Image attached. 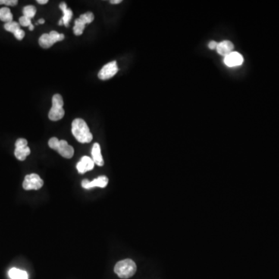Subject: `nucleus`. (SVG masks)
Wrapping results in <instances>:
<instances>
[{"label": "nucleus", "instance_id": "9b49d317", "mask_svg": "<svg viewBox=\"0 0 279 279\" xmlns=\"http://www.w3.org/2000/svg\"><path fill=\"white\" fill-rule=\"evenodd\" d=\"M243 57L238 52H231L224 57V64L228 67H236L243 64Z\"/></svg>", "mask_w": 279, "mask_h": 279}, {"label": "nucleus", "instance_id": "4468645a", "mask_svg": "<svg viewBox=\"0 0 279 279\" xmlns=\"http://www.w3.org/2000/svg\"><path fill=\"white\" fill-rule=\"evenodd\" d=\"M233 45L229 41H221L217 45V51L220 55L226 57L230 53L233 52Z\"/></svg>", "mask_w": 279, "mask_h": 279}, {"label": "nucleus", "instance_id": "412c9836", "mask_svg": "<svg viewBox=\"0 0 279 279\" xmlns=\"http://www.w3.org/2000/svg\"><path fill=\"white\" fill-rule=\"evenodd\" d=\"M18 4L17 0H0V5H7L14 7Z\"/></svg>", "mask_w": 279, "mask_h": 279}, {"label": "nucleus", "instance_id": "9d476101", "mask_svg": "<svg viewBox=\"0 0 279 279\" xmlns=\"http://www.w3.org/2000/svg\"><path fill=\"white\" fill-rule=\"evenodd\" d=\"M108 183L109 179L107 176H99L92 182H89L88 179H84L82 182V186L86 189H90L95 187L106 188Z\"/></svg>", "mask_w": 279, "mask_h": 279}, {"label": "nucleus", "instance_id": "f3484780", "mask_svg": "<svg viewBox=\"0 0 279 279\" xmlns=\"http://www.w3.org/2000/svg\"><path fill=\"white\" fill-rule=\"evenodd\" d=\"M9 276L11 279H28L27 272L18 268H13L9 271Z\"/></svg>", "mask_w": 279, "mask_h": 279}, {"label": "nucleus", "instance_id": "423d86ee", "mask_svg": "<svg viewBox=\"0 0 279 279\" xmlns=\"http://www.w3.org/2000/svg\"><path fill=\"white\" fill-rule=\"evenodd\" d=\"M94 20V14L91 12L84 13L80 16L79 19L75 21V26L73 28V31L75 34L80 36L83 33L86 25L89 24Z\"/></svg>", "mask_w": 279, "mask_h": 279}, {"label": "nucleus", "instance_id": "bb28decb", "mask_svg": "<svg viewBox=\"0 0 279 279\" xmlns=\"http://www.w3.org/2000/svg\"><path fill=\"white\" fill-rule=\"evenodd\" d=\"M58 25H60V26H61V25H63L62 20H60L59 23H58Z\"/></svg>", "mask_w": 279, "mask_h": 279}, {"label": "nucleus", "instance_id": "39448f33", "mask_svg": "<svg viewBox=\"0 0 279 279\" xmlns=\"http://www.w3.org/2000/svg\"><path fill=\"white\" fill-rule=\"evenodd\" d=\"M64 39V34L53 30L49 33H44L43 35H41V38H39V45L41 48L47 49L52 47L57 42H59Z\"/></svg>", "mask_w": 279, "mask_h": 279}, {"label": "nucleus", "instance_id": "dca6fc26", "mask_svg": "<svg viewBox=\"0 0 279 279\" xmlns=\"http://www.w3.org/2000/svg\"><path fill=\"white\" fill-rule=\"evenodd\" d=\"M59 7L63 12V17L62 20H62L63 24L65 26H68L69 22L73 18V11H72L71 9L67 8L65 3H61L59 5Z\"/></svg>", "mask_w": 279, "mask_h": 279}, {"label": "nucleus", "instance_id": "6ab92c4d", "mask_svg": "<svg viewBox=\"0 0 279 279\" xmlns=\"http://www.w3.org/2000/svg\"><path fill=\"white\" fill-rule=\"evenodd\" d=\"M23 13L24 17L32 19L34 17L35 14H36L37 13V10L33 6H26V7L23 9Z\"/></svg>", "mask_w": 279, "mask_h": 279}, {"label": "nucleus", "instance_id": "aec40b11", "mask_svg": "<svg viewBox=\"0 0 279 279\" xmlns=\"http://www.w3.org/2000/svg\"><path fill=\"white\" fill-rule=\"evenodd\" d=\"M19 23L22 26H30L32 24L31 19L23 16L19 19Z\"/></svg>", "mask_w": 279, "mask_h": 279}, {"label": "nucleus", "instance_id": "a211bd4d", "mask_svg": "<svg viewBox=\"0 0 279 279\" xmlns=\"http://www.w3.org/2000/svg\"><path fill=\"white\" fill-rule=\"evenodd\" d=\"M13 14L10 9L7 7L0 9V20L6 22V23L13 21Z\"/></svg>", "mask_w": 279, "mask_h": 279}, {"label": "nucleus", "instance_id": "f257e3e1", "mask_svg": "<svg viewBox=\"0 0 279 279\" xmlns=\"http://www.w3.org/2000/svg\"><path fill=\"white\" fill-rule=\"evenodd\" d=\"M72 132L78 142L82 144L90 143L93 138L87 123L82 119L79 118L73 120Z\"/></svg>", "mask_w": 279, "mask_h": 279}, {"label": "nucleus", "instance_id": "7ed1b4c3", "mask_svg": "<svg viewBox=\"0 0 279 279\" xmlns=\"http://www.w3.org/2000/svg\"><path fill=\"white\" fill-rule=\"evenodd\" d=\"M48 145L51 149L58 151V154L63 158L69 159L73 158L74 155V148L71 145H69L64 140L60 141L57 137L51 138L48 142Z\"/></svg>", "mask_w": 279, "mask_h": 279}, {"label": "nucleus", "instance_id": "5701e85b", "mask_svg": "<svg viewBox=\"0 0 279 279\" xmlns=\"http://www.w3.org/2000/svg\"><path fill=\"white\" fill-rule=\"evenodd\" d=\"M120 3H122V0H112V1H110L111 4H119Z\"/></svg>", "mask_w": 279, "mask_h": 279}, {"label": "nucleus", "instance_id": "0eeeda50", "mask_svg": "<svg viewBox=\"0 0 279 279\" xmlns=\"http://www.w3.org/2000/svg\"><path fill=\"white\" fill-rule=\"evenodd\" d=\"M44 181L38 174L27 175L23 183V188L25 190H39L43 187Z\"/></svg>", "mask_w": 279, "mask_h": 279}, {"label": "nucleus", "instance_id": "4be33fe9", "mask_svg": "<svg viewBox=\"0 0 279 279\" xmlns=\"http://www.w3.org/2000/svg\"><path fill=\"white\" fill-rule=\"evenodd\" d=\"M217 45H218V43L216 42V41H211V42L208 43V48L211 50L217 49Z\"/></svg>", "mask_w": 279, "mask_h": 279}, {"label": "nucleus", "instance_id": "a878e982", "mask_svg": "<svg viewBox=\"0 0 279 279\" xmlns=\"http://www.w3.org/2000/svg\"><path fill=\"white\" fill-rule=\"evenodd\" d=\"M33 28H34V26H33V24L30 25V26H29V29H30V30H33Z\"/></svg>", "mask_w": 279, "mask_h": 279}, {"label": "nucleus", "instance_id": "2eb2a0df", "mask_svg": "<svg viewBox=\"0 0 279 279\" xmlns=\"http://www.w3.org/2000/svg\"><path fill=\"white\" fill-rule=\"evenodd\" d=\"M92 156L95 164L98 166L103 165V158H102V153H101L100 145L99 144H94L92 149Z\"/></svg>", "mask_w": 279, "mask_h": 279}, {"label": "nucleus", "instance_id": "b1692460", "mask_svg": "<svg viewBox=\"0 0 279 279\" xmlns=\"http://www.w3.org/2000/svg\"><path fill=\"white\" fill-rule=\"evenodd\" d=\"M38 2V4H47L48 3V0H38L37 1Z\"/></svg>", "mask_w": 279, "mask_h": 279}, {"label": "nucleus", "instance_id": "1a4fd4ad", "mask_svg": "<svg viewBox=\"0 0 279 279\" xmlns=\"http://www.w3.org/2000/svg\"><path fill=\"white\" fill-rule=\"evenodd\" d=\"M117 72H118V66H117V61H111L102 67L98 74V77L101 80H108V79L114 77L117 74Z\"/></svg>", "mask_w": 279, "mask_h": 279}, {"label": "nucleus", "instance_id": "f03ea898", "mask_svg": "<svg viewBox=\"0 0 279 279\" xmlns=\"http://www.w3.org/2000/svg\"><path fill=\"white\" fill-rule=\"evenodd\" d=\"M136 271V265L131 259H124L119 261L114 267V272L120 278L127 279L133 277Z\"/></svg>", "mask_w": 279, "mask_h": 279}, {"label": "nucleus", "instance_id": "393cba45", "mask_svg": "<svg viewBox=\"0 0 279 279\" xmlns=\"http://www.w3.org/2000/svg\"><path fill=\"white\" fill-rule=\"evenodd\" d=\"M38 24H44L45 23V20L44 19H41V20H38Z\"/></svg>", "mask_w": 279, "mask_h": 279}, {"label": "nucleus", "instance_id": "f8f14e48", "mask_svg": "<svg viewBox=\"0 0 279 279\" xmlns=\"http://www.w3.org/2000/svg\"><path fill=\"white\" fill-rule=\"evenodd\" d=\"M94 166H95V163H94L92 158L88 156H84L81 158L80 161L78 163L76 167L80 174H85L87 171L93 169Z\"/></svg>", "mask_w": 279, "mask_h": 279}, {"label": "nucleus", "instance_id": "6e6552de", "mask_svg": "<svg viewBox=\"0 0 279 279\" xmlns=\"http://www.w3.org/2000/svg\"><path fill=\"white\" fill-rule=\"evenodd\" d=\"M27 145V141L24 138H20L16 142L14 155L19 161H25L26 157L30 155V149Z\"/></svg>", "mask_w": 279, "mask_h": 279}, {"label": "nucleus", "instance_id": "ddd939ff", "mask_svg": "<svg viewBox=\"0 0 279 279\" xmlns=\"http://www.w3.org/2000/svg\"><path fill=\"white\" fill-rule=\"evenodd\" d=\"M4 29L7 31L13 33L14 37L19 41H21L24 38L25 32L20 29V23H17V22L12 21L10 23H5Z\"/></svg>", "mask_w": 279, "mask_h": 279}, {"label": "nucleus", "instance_id": "20e7f679", "mask_svg": "<svg viewBox=\"0 0 279 279\" xmlns=\"http://www.w3.org/2000/svg\"><path fill=\"white\" fill-rule=\"evenodd\" d=\"M63 106L64 101L62 96L59 94H55L52 98V107L48 114L50 120L52 121H58L64 117V110Z\"/></svg>", "mask_w": 279, "mask_h": 279}]
</instances>
